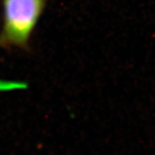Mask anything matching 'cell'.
I'll return each instance as SVG.
<instances>
[{
  "label": "cell",
  "mask_w": 155,
  "mask_h": 155,
  "mask_svg": "<svg viewBox=\"0 0 155 155\" xmlns=\"http://www.w3.org/2000/svg\"><path fill=\"white\" fill-rule=\"evenodd\" d=\"M3 24L0 47L25 48L47 0H2Z\"/></svg>",
  "instance_id": "obj_1"
}]
</instances>
